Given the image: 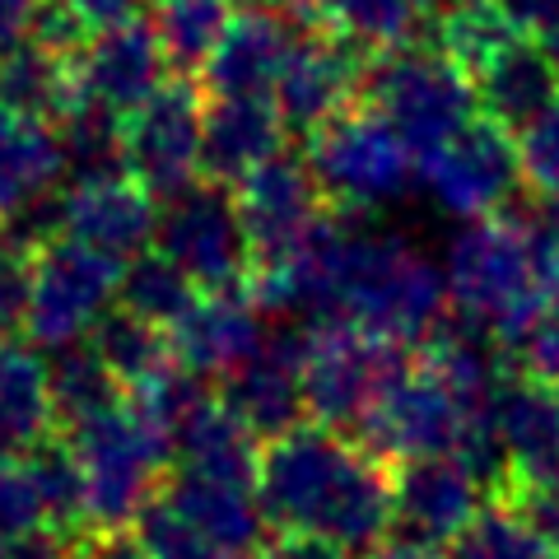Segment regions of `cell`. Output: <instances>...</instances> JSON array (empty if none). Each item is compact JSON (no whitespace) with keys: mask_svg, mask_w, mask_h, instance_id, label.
Returning a JSON list of instances; mask_svg holds the SVG:
<instances>
[{"mask_svg":"<svg viewBox=\"0 0 559 559\" xmlns=\"http://www.w3.org/2000/svg\"><path fill=\"white\" fill-rule=\"evenodd\" d=\"M234 20V0H154L150 28L159 38L168 66L201 70L215 51L219 33Z\"/></svg>","mask_w":559,"mask_h":559,"instance_id":"obj_32","label":"cell"},{"mask_svg":"<svg viewBox=\"0 0 559 559\" xmlns=\"http://www.w3.org/2000/svg\"><path fill=\"white\" fill-rule=\"evenodd\" d=\"M121 121L127 117L94 108L84 98L66 108V117L57 121V140H61V164L70 187L127 178V131H121Z\"/></svg>","mask_w":559,"mask_h":559,"instance_id":"obj_29","label":"cell"},{"mask_svg":"<svg viewBox=\"0 0 559 559\" xmlns=\"http://www.w3.org/2000/svg\"><path fill=\"white\" fill-rule=\"evenodd\" d=\"M411 5H415L419 14H433V10H443V5H448V0H411Z\"/></svg>","mask_w":559,"mask_h":559,"instance_id":"obj_52","label":"cell"},{"mask_svg":"<svg viewBox=\"0 0 559 559\" xmlns=\"http://www.w3.org/2000/svg\"><path fill=\"white\" fill-rule=\"evenodd\" d=\"M47 388H51V415H57V429H75L84 419L103 415L108 406L121 401V382L112 378V369L98 359V349L90 341L51 349L47 359Z\"/></svg>","mask_w":559,"mask_h":559,"instance_id":"obj_30","label":"cell"},{"mask_svg":"<svg viewBox=\"0 0 559 559\" xmlns=\"http://www.w3.org/2000/svg\"><path fill=\"white\" fill-rule=\"evenodd\" d=\"M485 5H495V0H485Z\"/></svg>","mask_w":559,"mask_h":559,"instance_id":"obj_53","label":"cell"},{"mask_svg":"<svg viewBox=\"0 0 559 559\" xmlns=\"http://www.w3.org/2000/svg\"><path fill=\"white\" fill-rule=\"evenodd\" d=\"M364 559H439L433 550H415V546H401V540H382L378 550H369Z\"/></svg>","mask_w":559,"mask_h":559,"instance_id":"obj_50","label":"cell"},{"mask_svg":"<svg viewBox=\"0 0 559 559\" xmlns=\"http://www.w3.org/2000/svg\"><path fill=\"white\" fill-rule=\"evenodd\" d=\"M33 495L43 503V522L66 536H84L90 532V499H84V476L75 452L66 448V439H47L33 452H24Z\"/></svg>","mask_w":559,"mask_h":559,"instance_id":"obj_33","label":"cell"},{"mask_svg":"<svg viewBox=\"0 0 559 559\" xmlns=\"http://www.w3.org/2000/svg\"><path fill=\"white\" fill-rule=\"evenodd\" d=\"M285 121L271 98H210L201 112V178L234 187L285 150Z\"/></svg>","mask_w":559,"mask_h":559,"instance_id":"obj_22","label":"cell"},{"mask_svg":"<svg viewBox=\"0 0 559 559\" xmlns=\"http://www.w3.org/2000/svg\"><path fill=\"white\" fill-rule=\"evenodd\" d=\"M522 182L527 178H522L518 140L489 117H476L466 131H457L448 145L425 154V164H419L425 197L439 215L457 224L503 215Z\"/></svg>","mask_w":559,"mask_h":559,"instance_id":"obj_11","label":"cell"},{"mask_svg":"<svg viewBox=\"0 0 559 559\" xmlns=\"http://www.w3.org/2000/svg\"><path fill=\"white\" fill-rule=\"evenodd\" d=\"M266 559H359L331 540H318V536H280L275 546L266 550Z\"/></svg>","mask_w":559,"mask_h":559,"instance_id":"obj_49","label":"cell"},{"mask_svg":"<svg viewBox=\"0 0 559 559\" xmlns=\"http://www.w3.org/2000/svg\"><path fill=\"white\" fill-rule=\"evenodd\" d=\"M485 419L471 401H462L425 359H401L382 382L369 415L359 419L355 443L378 462H419V457H457L471 429Z\"/></svg>","mask_w":559,"mask_h":559,"instance_id":"obj_7","label":"cell"},{"mask_svg":"<svg viewBox=\"0 0 559 559\" xmlns=\"http://www.w3.org/2000/svg\"><path fill=\"white\" fill-rule=\"evenodd\" d=\"M38 14H43V0H0V57L33 38Z\"/></svg>","mask_w":559,"mask_h":559,"instance_id":"obj_48","label":"cell"},{"mask_svg":"<svg viewBox=\"0 0 559 559\" xmlns=\"http://www.w3.org/2000/svg\"><path fill=\"white\" fill-rule=\"evenodd\" d=\"M135 536H140V546L150 550V559H234V555H224L219 546H210V540L191 527V522L173 509L164 495H154L145 509H140Z\"/></svg>","mask_w":559,"mask_h":559,"instance_id":"obj_38","label":"cell"},{"mask_svg":"<svg viewBox=\"0 0 559 559\" xmlns=\"http://www.w3.org/2000/svg\"><path fill=\"white\" fill-rule=\"evenodd\" d=\"M234 197H238V215H242V229H248L257 261L285 257L326 219L322 215L326 201L318 182H312L308 159L285 154V150L261 164L257 173H248Z\"/></svg>","mask_w":559,"mask_h":559,"instance_id":"obj_18","label":"cell"},{"mask_svg":"<svg viewBox=\"0 0 559 559\" xmlns=\"http://www.w3.org/2000/svg\"><path fill=\"white\" fill-rule=\"evenodd\" d=\"M266 308L257 304L248 285L201 289L191 308L168 326V349L187 373L197 378H229L242 359H252L266 345Z\"/></svg>","mask_w":559,"mask_h":559,"instance_id":"obj_15","label":"cell"},{"mask_svg":"<svg viewBox=\"0 0 559 559\" xmlns=\"http://www.w3.org/2000/svg\"><path fill=\"white\" fill-rule=\"evenodd\" d=\"M304 341L308 331H271L252 359L224 378V411H229L252 439L266 448L280 433L299 429L308 419L304 406Z\"/></svg>","mask_w":559,"mask_h":559,"instance_id":"obj_16","label":"cell"},{"mask_svg":"<svg viewBox=\"0 0 559 559\" xmlns=\"http://www.w3.org/2000/svg\"><path fill=\"white\" fill-rule=\"evenodd\" d=\"M359 98L373 117L406 140L411 154H433L476 121V84L433 43H401L373 51L364 66Z\"/></svg>","mask_w":559,"mask_h":559,"instance_id":"obj_4","label":"cell"},{"mask_svg":"<svg viewBox=\"0 0 559 559\" xmlns=\"http://www.w3.org/2000/svg\"><path fill=\"white\" fill-rule=\"evenodd\" d=\"M70 103H75V70L66 51L28 38L0 57V108L5 112L57 127Z\"/></svg>","mask_w":559,"mask_h":559,"instance_id":"obj_28","label":"cell"},{"mask_svg":"<svg viewBox=\"0 0 559 559\" xmlns=\"http://www.w3.org/2000/svg\"><path fill=\"white\" fill-rule=\"evenodd\" d=\"M406 359V349L369 336L349 322H322L308 326L304 341V406L308 425L355 433L359 419L369 415L373 396L392 369Z\"/></svg>","mask_w":559,"mask_h":559,"instance_id":"obj_10","label":"cell"},{"mask_svg":"<svg viewBox=\"0 0 559 559\" xmlns=\"http://www.w3.org/2000/svg\"><path fill=\"white\" fill-rule=\"evenodd\" d=\"M121 266L75 238H51L33 252V299H28V341L33 349H66L94 336V326L117 308Z\"/></svg>","mask_w":559,"mask_h":559,"instance_id":"obj_8","label":"cell"},{"mask_svg":"<svg viewBox=\"0 0 559 559\" xmlns=\"http://www.w3.org/2000/svg\"><path fill=\"white\" fill-rule=\"evenodd\" d=\"M154 252H164L197 289L248 285L257 266L238 197L224 182H191L178 197L159 201Z\"/></svg>","mask_w":559,"mask_h":559,"instance_id":"obj_9","label":"cell"},{"mask_svg":"<svg viewBox=\"0 0 559 559\" xmlns=\"http://www.w3.org/2000/svg\"><path fill=\"white\" fill-rule=\"evenodd\" d=\"M452 559H555V555L546 540L513 513V503L499 499V503H485L480 518L457 536Z\"/></svg>","mask_w":559,"mask_h":559,"instance_id":"obj_37","label":"cell"},{"mask_svg":"<svg viewBox=\"0 0 559 559\" xmlns=\"http://www.w3.org/2000/svg\"><path fill=\"white\" fill-rule=\"evenodd\" d=\"M518 154H522V178L536 191L555 197L559 191V98L518 135Z\"/></svg>","mask_w":559,"mask_h":559,"instance_id":"obj_39","label":"cell"},{"mask_svg":"<svg viewBox=\"0 0 559 559\" xmlns=\"http://www.w3.org/2000/svg\"><path fill=\"white\" fill-rule=\"evenodd\" d=\"M70 555H75V536H66L57 527L24 532L0 546V559H70Z\"/></svg>","mask_w":559,"mask_h":559,"instance_id":"obj_46","label":"cell"},{"mask_svg":"<svg viewBox=\"0 0 559 559\" xmlns=\"http://www.w3.org/2000/svg\"><path fill=\"white\" fill-rule=\"evenodd\" d=\"M201 94L187 80H168L121 121L127 178L154 201H168L201 178Z\"/></svg>","mask_w":559,"mask_h":559,"instance_id":"obj_12","label":"cell"},{"mask_svg":"<svg viewBox=\"0 0 559 559\" xmlns=\"http://www.w3.org/2000/svg\"><path fill=\"white\" fill-rule=\"evenodd\" d=\"M299 38H304V28L289 24L266 0H257L248 10H234L229 28L219 33L215 51L201 66L205 94L210 98H271L275 80L285 75Z\"/></svg>","mask_w":559,"mask_h":559,"instance_id":"obj_19","label":"cell"},{"mask_svg":"<svg viewBox=\"0 0 559 559\" xmlns=\"http://www.w3.org/2000/svg\"><path fill=\"white\" fill-rule=\"evenodd\" d=\"M513 513L527 522V527L546 540L550 555L559 559V480H540V485H513L509 495Z\"/></svg>","mask_w":559,"mask_h":559,"instance_id":"obj_43","label":"cell"},{"mask_svg":"<svg viewBox=\"0 0 559 559\" xmlns=\"http://www.w3.org/2000/svg\"><path fill=\"white\" fill-rule=\"evenodd\" d=\"M304 159L322 201L349 219H369L378 210L406 201L415 182V154L406 150V140L369 108H345L322 131H312Z\"/></svg>","mask_w":559,"mask_h":559,"instance_id":"obj_6","label":"cell"},{"mask_svg":"<svg viewBox=\"0 0 559 559\" xmlns=\"http://www.w3.org/2000/svg\"><path fill=\"white\" fill-rule=\"evenodd\" d=\"M57 415H51L47 359L28 345L0 341V457H24L51 439Z\"/></svg>","mask_w":559,"mask_h":559,"instance_id":"obj_27","label":"cell"},{"mask_svg":"<svg viewBox=\"0 0 559 559\" xmlns=\"http://www.w3.org/2000/svg\"><path fill=\"white\" fill-rule=\"evenodd\" d=\"M197 285L173 266V261L164 252H145L121 266V285H117V308L135 312L140 322L159 326L168 331L173 322L182 318V312L191 308V299H197Z\"/></svg>","mask_w":559,"mask_h":559,"instance_id":"obj_35","label":"cell"},{"mask_svg":"<svg viewBox=\"0 0 559 559\" xmlns=\"http://www.w3.org/2000/svg\"><path fill=\"white\" fill-rule=\"evenodd\" d=\"M452 318L513 345L550 304H559V252L540 219H471L443 248Z\"/></svg>","mask_w":559,"mask_h":559,"instance_id":"obj_2","label":"cell"},{"mask_svg":"<svg viewBox=\"0 0 559 559\" xmlns=\"http://www.w3.org/2000/svg\"><path fill=\"white\" fill-rule=\"evenodd\" d=\"M513 38H518V28L503 20L499 5H485V0H462V5L443 10L433 47H443L448 57L471 75V70H480L503 43H513Z\"/></svg>","mask_w":559,"mask_h":559,"instance_id":"obj_36","label":"cell"},{"mask_svg":"<svg viewBox=\"0 0 559 559\" xmlns=\"http://www.w3.org/2000/svg\"><path fill=\"white\" fill-rule=\"evenodd\" d=\"M90 345L98 349V359L112 369V378L121 382V392H140L145 382H154L173 364L168 331L140 322L135 312H127V308H112L108 318L94 326Z\"/></svg>","mask_w":559,"mask_h":559,"instance_id":"obj_31","label":"cell"},{"mask_svg":"<svg viewBox=\"0 0 559 559\" xmlns=\"http://www.w3.org/2000/svg\"><path fill=\"white\" fill-rule=\"evenodd\" d=\"M257 499L280 536H318L359 559L392 536V476L373 452L322 425L261 448Z\"/></svg>","mask_w":559,"mask_h":559,"instance_id":"obj_1","label":"cell"},{"mask_svg":"<svg viewBox=\"0 0 559 559\" xmlns=\"http://www.w3.org/2000/svg\"><path fill=\"white\" fill-rule=\"evenodd\" d=\"M66 238L94 248L98 257L127 261L154 252L159 238V201L145 187H135L131 178L112 182H84L66 191Z\"/></svg>","mask_w":559,"mask_h":559,"instance_id":"obj_20","label":"cell"},{"mask_svg":"<svg viewBox=\"0 0 559 559\" xmlns=\"http://www.w3.org/2000/svg\"><path fill=\"white\" fill-rule=\"evenodd\" d=\"M66 448L75 452L84 499H90V527H127L140 509L159 495L164 471L173 466V439L145 406L121 396L117 406L61 429Z\"/></svg>","mask_w":559,"mask_h":559,"instance_id":"obj_5","label":"cell"},{"mask_svg":"<svg viewBox=\"0 0 559 559\" xmlns=\"http://www.w3.org/2000/svg\"><path fill=\"white\" fill-rule=\"evenodd\" d=\"M509 349H513L522 373L559 392V304H550L546 312H540V318L522 331Z\"/></svg>","mask_w":559,"mask_h":559,"instance_id":"obj_42","label":"cell"},{"mask_svg":"<svg viewBox=\"0 0 559 559\" xmlns=\"http://www.w3.org/2000/svg\"><path fill=\"white\" fill-rule=\"evenodd\" d=\"M499 14L509 20L522 38H546L550 28H559V0H495Z\"/></svg>","mask_w":559,"mask_h":559,"instance_id":"obj_45","label":"cell"},{"mask_svg":"<svg viewBox=\"0 0 559 559\" xmlns=\"http://www.w3.org/2000/svg\"><path fill=\"white\" fill-rule=\"evenodd\" d=\"M173 471L257 489L261 443L238 425L229 411H224L219 396H210L201 411H191L182 425L173 429Z\"/></svg>","mask_w":559,"mask_h":559,"instance_id":"obj_25","label":"cell"},{"mask_svg":"<svg viewBox=\"0 0 559 559\" xmlns=\"http://www.w3.org/2000/svg\"><path fill=\"white\" fill-rule=\"evenodd\" d=\"M66 178L61 140L51 121L0 108V215H14L43 197H57Z\"/></svg>","mask_w":559,"mask_h":559,"instance_id":"obj_26","label":"cell"},{"mask_svg":"<svg viewBox=\"0 0 559 559\" xmlns=\"http://www.w3.org/2000/svg\"><path fill=\"white\" fill-rule=\"evenodd\" d=\"M38 527H47V522H43L38 495H33L24 457H0V546Z\"/></svg>","mask_w":559,"mask_h":559,"instance_id":"obj_40","label":"cell"},{"mask_svg":"<svg viewBox=\"0 0 559 559\" xmlns=\"http://www.w3.org/2000/svg\"><path fill=\"white\" fill-rule=\"evenodd\" d=\"M448 280L419 242L396 229L345 215L341 257V322L369 331L396 349H425L448 322Z\"/></svg>","mask_w":559,"mask_h":559,"instance_id":"obj_3","label":"cell"},{"mask_svg":"<svg viewBox=\"0 0 559 559\" xmlns=\"http://www.w3.org/2000/svg\"><path fill=\"white\" fill-rule=\"evenodd\" d=\"M318 14H322L326 33L355 43L364 57L401 47V43H415L419 38L415 28L425 20L411 0H318Z\"/></svg>","mask_w":559,"mask_h":559,"instance_id":"obj_34","label":"cell"},{"mask_svg":"<svg viewBox=\"0 0 559 559\" xmlns=\"http://www.w3.org/2000/svg\"><path fill=\"white\" fill-rule=\"evenodd\" d=\"M364 66H369V57H364L355 43L336 38V33H322V28L304 33L285 66V75L275 80V94H271L285 131L312 135V131H322L331 117L355 108Z\"/></svg>","mask_w":559,"mask_h":559,"instance_id":"obj_17","label":"cell"},{"mask_svg":"<svg viewBox=\"0 0 559 559\" xmlns=\"http://www.w3.org/2000/svg\"><path fill=\"white\" fill-rule=\"evenodd\" d=\"M489 429L499 439L513 485L559 480V392L536 378H509L489 401Z\"/></svg>","mask_w":559,"mask_h":559,"instance_id":"obj_21","label":"cell"},{"mask_svg":"<svg viewBox=\"0 0 559 559\" xmlns=\"http://www.w3.org/2000/svg\"><path fill=\"white\" fill-rule=\"evenodd\" d=\"M70 70H75V98L108 108L117 117H131L150 94L168 84V57L159 38H154L150 20H121L103 24L70 51Z\"/></svg>","mask_w":559,"mask_h":559,"instance_id":"obj_14","label":"cell"},{"mask_svg":"<svg viewBox=\"0 0 559 559\" xmlns=\"http://www.w3.org/2000/svg\"><path fill=\"white\" fill-rule=\"evenodd\" d=\"M70 559H150V550L127 527H90L84 536H75V555Z\"/></svg>","mask_w":559,"mask_h":559,"instance_id":"obj_44","label":"cell"},{"mask_svg":"<svg viewBox=\"0 0 559 559\" xmlns=\"http://www.w3.org/2000/svg\"><path fill=\"white\" fill-rule=\"evenodd\" d=\"M540 47H546V57L555 61V70H559V28H550L546 38H540Z\"/></svg>","mask_w":559,"mask_h":559,"instance_id":"obj_51","label":"cell"},{"mask_svg":"<svg viewBox=\"0 0 559 559\" xmlns=\"http://www.w3.org/2000/svg\"><path fill=\"white\" fill-rule=\"evenodd\" d=\"M489 489L462 457H419L392 471V536L415 550H452L480 518Z\"/></svg>","mask_w":559,"mask_h":559,"instance_id":"obj_13","label":"cell"},{"mask_svg":"<svg viewBox=\"0 0 559 559\" xmlns=\"http://www.w3.org/2000/svg\"><path fill=\"white\" fill-rule=\"evenodd\" d=\"M28 299H33V252L0 238V336L24 331Z\"/></svg>","mask_w":559,"mask_h":559,"instance_id":"obj_41","label":"cell"},{"mask_svg":"<svg viewBox=\"0 0 559 559\" xmlns=\"http://www.w3.org/2000/svg\"><path fill=\"white\" fill-rule=\"evenodd\" d=\"M51 5H61L66 14H75V20L94 33V28H103V24L135 20L145 0H51Z\"/></svg>","mask_w":559,"mask_h":559,"instance_id":"obj_47","label":"cell"},{"mask_svg":"<svg viewBox=\"0 0 559 559\" xmlns=\"http://www.w3.org/2000/svg\"><path fill=\"white\" fill-rule=\"evenodd\" d=\"M471 84H476V103L485 108V117L509 135H522L559 98L555 61L536 38H522V33L513 43H503L480 70H471Z\"/></svg>","mask_w":559,"mask_h":559,"instance_id":"obj_24","label":"cell"},{"mask_svg":"<svg viewBox=\"0 0 559 559\" xmlns=\"http://www.w3.org/2000/svg\"><path fill=\"white\" fill-rule=\"evenodd\" d=\"M159 495L224 555L266 559L271 522H266V509H261L257 489L224 485V480H201V476H187V471H173V480L159 489Z\"/></svg>","mask_w":559,"mask_h":559,"instance_id":"obj_23","label":"cell"}]
</instances>
